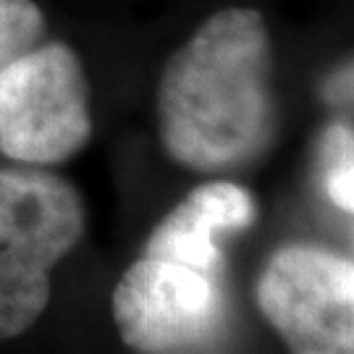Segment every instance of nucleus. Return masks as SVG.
I'll use <instances>...</instances> for the list:
<instances>
[{"mask_svg":"<svg viewBox=\"0 0 354 354\" xmlns=\"http://www.w3.org/2000/svg\"><path fill=\"white\" fill-rule=\"evenodd\" d=\"M158 127L168 158L197 174H231L266 158L279 137V100L263 13L221 8L171 53Z\"/></svg>","mask_w":354,"mask_h":354,"instance_id":"1","label":"nucleus"},{"mask_svg":"<svg viewBox=\"0 0 354 354\" xmlns=\"http://www.w3.org/2000/svg\"><path fill=\"white\" fill-rule=\"evenodd\" d=\"M89 137V84L71 48L35 45L0 71L3 155L29 165L64 163Z\"/></svg>","mask_w":354,"mask_h":354,"instance_id":"2","label":"nucleus"},{"mask_svg":"<svg viewBox=\"0 0 354 354\" xmlns=\"http://www.w3.org/2000/svg\"><path fill=\"white\" fill-rule=\"evenodd\" d=\"M113 320L129 349L142 354L213 352L228 333L223 273L142 254L113 289Z\"/></svg>","mask_w":354,"mask_h":354,"instance_id":"3","label":"nucleus"},{"mask_svg":"<svg viewBox=\"0 0 354 354\" xmlns=\"http://www.w3.org/2000/svg\"><path fill=\"white\" fill-rule=\"evenodd\" d=\"M254 299L297 354L354 349V266L315 244H289L268 260Z\"/></svg>","mask_w":354,"mask_h":354,"instance_id":"4","label":"nucleus"},{"mask_svg":"<svg viewBox=\"0 0 354 354\" xmlns=\"http://www.w3.org/2000/svg\"><path fill=\"white\" fill-rule=\"evenodd\" d=\"M79 192L45 171L0 168V250L55 268L84 236Z\"/></svg>","mask_w":354,"mask_h":354,"instance_id":"5","label":"nucleus"},{"mask_svg":"<svg viewBox=\"0 0 354 354\" xmlns=\"http://www.w3.org/2000/svg\"><path fill=\"white\" fill-rule=\"evenodd\" d=\"M254 221L257 203L252 194L234 181L215 178L192 189L165 215L145 244V254L205 273H223L221 239L250 228Z\"/></svg>","mask_w":354,"mask_h":354,"instance_id":"6","label":"nucleus"},{"mask_svg":"<svg viewBox=\"0 0 354 354\" xmlns=\"http://www.w3.org/2000/svg\"><path fill=\"white\" fill-rule=\"evenodd\" d=\"M50 268L0 250V342L21 336L50 304Z\"/></svg>","mask_w":354,"mask_h":354,"instance_id":"7","label":"nucleus"},{"mask_svg":"<svg viewBox=\"0 0 354 354\" xmlns=\"http://www.w3.org/2000/svg\"><path fill=\"white\" fill-rule=\"evenodd\" d=\"M320 176L326 197L342 213H354V137L349 124H333L320 142Z\"/></svg>","mask_w":354,"mask_h":354,"instance_id":"8","label":"nucleus"},{"mask_svg":"<svg viewBox=\"0 0 354 354\" xmlns=\"http://www.w3.org/2000/svg\"><path fill=\"white\" fill-rule=\"evenodd\" d=\"M45 35V16L32 0H0V71Z\"/></svg>","mask_w":354,"mask_h":354,"instance_id":"9","label":"nucleus"},{"mask_svg":"<svg viewBox=\"0 0 354 354\" xmlns=\"http://www.w3.org/2000/svg\"><path fill=\"white\" fill-rule=\"evenodd\" d=\"M328 97L333 102H344V100H352V68L346 66L342 68L339 74L330 79V87H328Z\"/></svg>","mask_w":354,"mask_h":354,"instance_id":"10","label":"nucleus"}]
</instances>
